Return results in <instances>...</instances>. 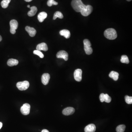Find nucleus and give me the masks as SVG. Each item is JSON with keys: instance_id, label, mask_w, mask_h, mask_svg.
<instances>
[{"instance_id": "obj_1", "label": "nucleus", "mask_w": 132, "mask_h": 132, "mask_svg": "<svg viewBox=\"0 0 132 132\" xmlns=\"http://www.w3.org/2000/svg\"><path fill=\"white\" fill-rule=\"evenodd\" d=\"M71 5L76 12L80 13L83 11L86 7V5L83 3L81 0H72Z\"/></svg>"}, {"instance_id": "obj_2", "label": "nucleus", "mask_w": 132, "mask_h": 132, "mask_svg": "<svg viewBox=\"0 0 132 132\" xmlns=\"http://www.w3.org/2000/svg\"><path fill=\"white\" fill-rule=\"evenodd\" d=\"M105 36L109 40H114L117 37L116 30L113 28L107 29L104 33Z\"/></svg>"}, {"instance_id": "obj_3", "label": "nucleus", "mask_w": 132, "mask_h": 132, "mask_svg": "<svg viewBox=\"0 0 132 132\" xmlns=\"http://www.w3.org/2000/svg\"><path fill=\"white\" fill-rule=\"evenodd\" d=\"M84 50L86 53L87 55H90L92 53L93 50L91 48V44L90 41L87 39H84L83 41Z\"/></svg>"}, {"instance_id": "obj_4", "label": "nucleus", "mask_w": 132, "mask_h": 132, "mask_svg": "<svg viewBox=\"0 0 132 132\" xmlns=\"http://www.w3.org/2000/svg\"><path fill=\"white\" fill-rule=\"evenodd\" d=\"M17 87L19 90L24 91L26 90L30 86V83L27 81H24L17 83Z\"/></svg>"}, {"instance_id": "obj_5", "label": "nucleus", "mask_w": 132, "mask_h": 132, "mask_svg": "<svg viewBox=\"0 0 132 132\" xmlns=\"http://www.w3.org/2000/svg\"><path fill=\"white\" fill-rule=\"evenodd\" d=\"M10 31L11 34H14L16 32V30L18 27V22L15 20H11L10 22Z\"/></svg>"}, {"instance_id": "obj_6", "label": "nucleus", "mask_w": 132, "mask_h": 132, "mask_svg": "<svg viewBox=\"0 0 132 132\" xmlns=\"http://www.w3.org/2000/svg\"><path fill=\"white\" fill-rule=\"evenodd\" d=\"M30 105L29 104L27 103H25L21 107V113L24 115H29L30 111Z\"/></svg>"}, {"instance_id": "obj_7", "label": "nucleus", "mask_w": 132, "mask_h": 132, "mask_svg": "<svg viewBox=\"0 0 132 132\" xmlns=\"http://www.w3.org/2000/svg\"><path fill=\"white\" fill-rule=\"evenodd\" d=\"M82 70L78 69L75 70L74 73V77L75 80L76 81L80 82L82 79Z\"/></svg>"}, {"instance_id": "obj_8", "label": "nucleus", "mask_w": 132, "mask_h": 132, "mask_svg": "<svg viewBox=\"0 0 132 132\" xmlns=\"http://www.w3.org/2000/svg\"><path fill=\"white\" fill-rule=\"evenodd\" d=\"M56 57L58 58H63L65 60H68V54L66 51L61 50L58 52L56 55Z\"/></svg>"}, {"instance_id": "obj_9", "label": "nucleus", "mask_w": 132, "mask_h": 132, "mask_svg": "<svg viewBox=\"0 0 132 132\" xmlns=\"http://www.w3.org/2000/svg\"><path fill=\"white\" fill-rule=\"evenodd\" d=\"M92 10H93L92 7L91 5H88L86 6V8L84 9V10L81 12V13L83 16L86 17L90 15L92 12Z\"/></svg>"}, {"instance_id": "obj_10", "label": "nucleus", "mask_w": 132, "mask_h": 132, "mask_svg": "<svg viewBox=\"0 0 132 132\" xmlns=\"http://www.w3.org/2000/svg\"><path fill=\"white\" fill-rule=\"evenodd\" d=\"M75 109L73 107H68L65 108L62 111V113L64 115L68 116L74 113Z\"/></svg>"}, {"instance_id": "obj_11", "label": "nucleus", "mask_w": 132, "mask_h": 132, "mask_svg": "<svg viewBox=\"0 0 132 132\" xmlns=\"http://www.w3.org/2000/svg\"><path fill=\"white\" fill-rule=\"evenodd\" d=\"M50 75L49 73H45L41 76V82L45 85L48 84L50 79Z\"/></svg>"}, {"instance_id": "obj_12", "label": "nucleus", "mask_w": 132, "mask_h": 132, "mask_svg": "<svg viewBox=\"0 0 132 132\" xmlns=\"http://www.w3.org/2000/svg\"><path fill=\"white\" fill-rule=\"evenodd\" d=\"M25 30L30 36L33 37L35 36L36 35V31L34 28L29 26H26L25 27Z\"/></svg>"}, {"instance_id": "obj_13", "label": "nucleus", "mask_w": 132, "mask_h": 132, "mask_svg": "<svg viewBox=\"0 0 132 132\" xmlns=\"http://www.w3.org/2000/svg\"><path fill=\"white\" fill-rule=\"evenodd\" d=\"M96 130V126L92 124L87 125L84 128L85 132H95Z\"/></svg>"}, {"instance_id": "obj_14", "label": "nucleus", "mask_w": 132, "mask_h": 132, "mask_svg": "<svg viewBox=\"0 0 132 132\" xmlns=\"http://www.w3.org/2000/svg\"><path fill=\"white\" fill-rule=\"evenodd\" d=\"M48 48L47 44L45 43H42L37 45L36 47V50L39 51L43 50L44 51H47L48 50Z\"/></svg>"}, {"instance_id": "obj_15", "label": "nucleus", "mask_w": 132, "mask_h": 132, "mask_svg": "<svg viewBox=\"0 0 132 132\" xmlns=\"http://www.w3.org/2000/svg\"><path fill=\"white\" fill-rule=\"evenodd\" d=\"M47 13L45 12H41L39 13L37 16V18L40 22H42L47 17Z\"/></svg>"}, {"instance_id": "obj_16", "label": "nucleus", "mask_w": 132, "mask_h": 132, "mask_svg": "<svg viewBox=\"0 0 132 132\" xmlns=\"http://www.w3.org/2000/svg\"><path fill=\"white\" fill-rule=\"evenodd\" d=\"M60 34L61 36H64L66 39L69 38L71 36L70 31L67 30H61Z\"/></svg>"}, {"instance_id": "obj_17", "label": "nucleus", "mask_w": 132, "mask_h": 132, "mask_svg": "<svg viewBox=\"0 0 132 132\" xmlns=\"http://www.w3.org/2000/svg\"><path fill=\"white\" fill-rule=\"evenodd\" d=\"M30 10L28 12V15L30 17H32L36 15L37 12V7L35 6L30 7Z\"/></svg>"}, {"instance_id": "obj_18", "label": "nucleus", "mask_w": 132, "mask_h": 132, "mask_svg": "<svg viewBox=\"0 0 132 132\" xmlns=\"http://www.w3.org/2000/svg\"><path fill=\"white\" fill-rule=\"evenodd\" d=\"M109 76L114 80V81H117L119 79V74L117 72L112 71L109 73Z\"/></svg>"}, {"instance_id": "obj_19", "label": "nucleus", "mask_w": 132, "mask_h": 132, "mask_svg": "<svg viewBox=\"0 0 132 132\" xmlns=\"http://www.w3.org/2000/svg\"><path fill=\"white\" fill-rule=\"evenodd\" d=\"M18 64V61L16 59H10L8 60L7 64L8 66H16Z\"/></svg>"}, {"instance_id": "obj_20", "label": "nucleus", "mask_w": 132, "mask_h": 132, "mask_svg": "<svg viewBox=\"0 0 132 132\" xmlns=\"http://www.w3.org/2000/svg\"><path fill=\"white\" fill-rule=\"evenodd\" d=\"M11 0H3L1 2V6L4 9L7 8Z\"/></svg>"}, {"instance_id": "obj_21", "label": "nucleus", "mask_w": 132, "mask_h": 132, "mask_svg": "<svg viewBox=\"0 0 132 132\" xmlns=\"http://www.w3.org/2000/svg\"><path fill=\"white\" fill-rule=\"evenodd\" d=\"M63 17H64V16L62 13L60 11H57L55 12V13L54 14L53 19L54 20H55L57 18H59L60 19H62Z\"/></svg>"}, {"instance_id": "obj_22", "label": "nucleus", "mask_w": 132, "mask_h": 132, "mask_svg": "<svg viewBox=\"0 0 132 132\" xmlns=\"http://www.w3.org/2000/svg\"><path fill=\"white\" fill-rule=\"evenodd\" d=\"M120 61L122 63L127 64H128L130 62L128 56L126 55H122V56Z\"/></svg>"}, {"instance_id": "obj_23", "label": "nucleus", "mask_w": 132, "mask_h": 132, "mask_svg": "<svg viewBox=\"0 0 132 132\" xmlns=\"http://www.w3.org/2000/svg\"><path fill=\"white\" fill-rule=\"evenodd\" d=\"M126 128V126L124 125H120L118 126L116 128L117 132H124Z\"/></svg>"}, {"instance_id": "obj_24", "label": "nucleus", "mask_w": 132, "mask_h": 132, "mask_svg": "<svg viewBox=\"0 0 132 132\" xmlns=\"http://www.w3.org/2000/svg\"><path fill=\"white\" fill-rule=\"evenodd\" d=\"M58 3L54 1V0H48L47 2V5L49 6H51L52 5H57Z\"/></svg>"}, {"instance_id": "obj_25", "label": "nucleus", "mask_w": 132, "mask_h": 132, "mask_svg": "<svg viewBox=\"0 0 132 132\" xmlns=\"http://www.w3.org/2000/svg\"><path fill=\"white\" fill-rule=\"evenodd\" d=\"M125 101L128 104H131L132 103V96H125Z\"/></svg>"}, {"instance_id": "obj_26", "label": "nucleus", "mask_w": 132, "mask_h": 132, "mask_svg": "<svg viewBox=\"0 0 132 132\" xmlns=\"http://www.w3.org/2000/svg\"><path fill=\"white\" fill-rule=\"evenodd\" d=\"M33 53H34V54L38 56L41 58H42L44 57V55L41 51L37 50H34L33 52Z\"/></svg>"}, {"instance_id": "obj_27", "label": "nucleus", "mask_w": 132, "mask_h": 132, "mask_svg": "<svg viewBox=\"0 0 132 132\" xmlns=\"http://www.w3.org/2000/svg\"><path fill=\"white\" fill-rule=\"evenodd\" d=\"M111 98L107 94H105L104 101L107 103H110L111 101Z\"/></svg>"}, {"instance_id": "obj_28", "label": "nucleus", "mask_w": 132, "mask_h": 132, "mask_svg": "<svg viewBox=\"0 0 132 132\" xmlns=\"http://www.w3.org/2000/svg\"><path fill=\"white\" fill-rule=\"evenodd\" d=\"M105 94L103 93L101 94L100 96V100L101 102H103L104 101Z\"/></svg>"}, {"instance_id": "obj_29", "label": "nucleus", "mask_w": 132, "mask_h": 132, "mask_svg": "<svg viewBox=\"0 0 132 132\" xmlns=\"http://www.w3.org/2000/svg\"><path fill=\"white\" fill-rule=\"evenodd\" d=\"M41 132H49V131L48 130H46V129H44L41 131Z\"/></svg>"}, {"instance_id": "obj_30", "label": "nucleus", "mask_w": 132, "mask_h": 132, "mask_svg": "<svg viewBox=\"0 0 132 132\" xmlns=\"http://www.w3.org/2000/svg\"><path fill=\"white\" fill-rule=\"evenodd\" d=\"M3 124L2 123V122H0V129L2 128V127Z\"/></svg>"}, {"instance_id": "obj_31", "label": "nucleus", "mask_w": 132, "mask_h": 132, "mask_svg": "<svg viewBox=\"0 0 132 132\" xmlns=\"http://www.w3.org/2000/svg\"><path fill=\"white\" fill-rule=\"evenodd\" d=\"M25 1H26V2H31V1H32V0H24Z\"/></svg>"}, {"instance_id": "obj_32", "label": "nucleus", "mask_w": 132, "mask_h": 132, "mask_svg": "<svg viewBox=\"0 0 132 132\" xmlns=\"http://www.w3.org/2000/svg\"><path fill=\"white\" fill-rule=\"evenodd\" d=\"M2 36L0 35V41H2Z\"/></svg>"}, {"instance_id": "obj_33", "label": "nucleus", "mask_w": 132, "mask_h": 132, "mask_svg": "<svg viewBox=\"0 0 132 132\" xmlns=\"http://www.w3.org/2000/svg\"><path fill=\"white\" fill-rule=\"evenodd\" d=\"M27 7H28V8H30V5H28V6H27Z\"/></svg>"}, {"instance_id": "obj_34", "label": "nucleus", "mask_w": 132, "mask_h": 132, "mask_svg": "<svg viewBox=\"0 0 132 132\" xmlns=\"http://www.w3.org/2000/svg\"><path fill=\"white\" fill-rule=\"evenodd\" d=\"M127 1H128V2H130V1H131L132 0H127Z\"/></svg>"}]
</instances>
